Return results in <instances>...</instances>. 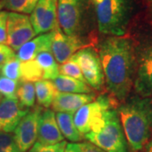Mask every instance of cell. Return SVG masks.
<instances>
[{"mask_svg": "<svg viewBox=\"0 0 152 152\" xmlns=\"http://www.w3.org/2000/svg\"><path fill=\"white\" fill-rule=\"evenodd\" d=\"M29 110L21 106L18 99L4 98L0 102V132H14Z\"/></svg>", "mask_w": 152, "mask_h": 152, "instance_id": "7c38bea8", "label": "cell"}, {"mask_svg": "<svg viewBox=\"0 0 152 152\" xmlns=\"http://www.w3.org/2000/svg\"><path fill=\"white\" fill-rule=\"evenodd\" d=\"M142 152H152V140L146 144V145L144 147Z\"/></svg>", "mask_w": 152, "mask_h": 152, "instance_id": "d6a6232c", "label": "cell"}, {"mask_svg": "<svg viewBox=\"0 0 152 152\" xmlns=\"http://www.w3.org/2000/svg\"><path fill=\"white\" fill-rule=\"evenodd\" d=\"M86 4L87 0H58V21L66 35H79Z\"/></svg>", "mask_w": 152, "mask_h": 152, "instance_id": "8992f818", "label": "cell"}, {"mask_svg": "<svg viewBox=\"0 0 152 152\" xmlns=\"http://www.w3.org/2000/svg\"><path fill=\"white\" fill-rule=\"evenodd\" d=\"M137 67L134 83L136 92L142 97L152 98V48L142 53Z\"/></svg>", "mask_w": 152, "mask_h": 152, "instance_id": "4fadbf2b", "label": "cell"}, {"mask_svg": "<svg viewBox=\"0 0 152 152\" xmlns=\"http://www.w3.org/2000/svg\"><path fill=\"white\" fill-rule=\"evenodd\" d=\"M30 19L36 35L54 31L58 27V0H39Z\"/></svg>", "mask_w": 152, "mask_h": 152, "instance_id": "30bf717a", "label": "cell"}, {"mask_svg": "<svg viewBox=\"0 0 152 152\" xmlns=\"http://www.w3.org/2000/svg\"><path fill=\"white\" fill-rule=\"evenodd\" d=\"M64 140L53 110L46 109L41 114L38 124L37 142L43 145H55Z\"/></svg>", "mask_w": 152, "mask_h": 152, "instance_id": "5bb4252c", "label": "cell"}, {"mask_svg": "<svg viewBox=\"0 0 152 152\" xmlns=\"http://www.w3.org/2000/svg\"><path fill=\"white\" fill-rule=\"evenodd\" d=\"M64 152H81L80 144H77V143L68 144Z\"/></svg>", "mask_w": 152, "mask_h": 152, "instance_id": "1f68e13d", "label": "cell"}, {"mask_svg": "<svg viewBox=\"0 0 152 152\" xmlns=\"http://www.w3.org/2000/svg\"><path fill=\"white\" fill-rule=\"evenodd\" d=\"M2 100H3V96H2V95L0 94V102H2Z\"/></svg>", "mask_w": 152, "mask_h": 152, "instance_id": "d590c367", "label": "cell"}, {"mask_svg": "<svg viewBox=\"0 0 152 152\" xmlns=\"http://www.w3.org/2000/svg\"><path fill=\"white\" fill-rule=\"evenodd\" d=\"M44 73L43 80H53L59 75V66L52 52H44L35 58Z\"/></svg>", "mask_w": 152, "mask_h": 152, "instance_id": "ffe728a7", "label": "cell"}, {"mask_svg": "<svg viewBox=\"0 0 152 152\" xmlns=\"http://www.w3.org/2000/svg\"><path fill=\"white\" fill-rule=\"evenodd\" d=\"M17 98L24 107H32L36 101L35 85H33L32 82L20 80L17 89Z\"/></svg>", "mask_w": 152, "mask_h": 152, "instance_id": "7402d4cb", "label": "cell"}, {"mask_svg": "<svg viewBox=\"0 0 152 152\" xmlns=\"http://www.w3.org/2000/svg\"><path fill=\"white\" fill-rule=\"evenodd\" d=\"M20 65L21 62L17 58L14 57L5 64H4L1 68L2 75L5 76L9 79L19 81L20 80Z\"/></svg>", "mask_w": 152, "mask_h": 152, "instance_id": "cb8c5ba5", "label": "cell"}, {"mask_svg": "<svg viewBox=\"0 0 152 152\" xmlns=\"http://www.w3.org/2000/svg\"><path fill=\"white\" fill-rule=\"evenodd\" d=\"M111 107V99L102 95L92 102L79 109L74 115V122L81 135L85 136L89 132L97 133L101 130L105 124L106 113Z\"/></svg>", "mask_w": 152, "mask_h": 152, "instance_id": "5b68a950", "label": "cell"}, {"mask_svg": "<svg viewBox=\"0 0 152 152\" xmlns=\"http://www.w3.org/2000/svg\"><path fill=\"white\" fill-rule=\"evenodd\" d=\"M70 59L80 66L87 84L93 89L101 91L104 85L105 76L100 56L96 52L91 48L80 49Z\"/></svg>", "mask_w": 152, "mask_h": 152, "instance_id": "52a82bcc", "label": "cell"}, {"mask_svg": "<svg viewBox=\"0 0 152 152\" xmlns=\"http://www.w3.org/2000/svg\"><path fill=\"white\" fill-rule=\"evenodd\" d=\"M19 83L16 80L9 79L5 76H0V94L5 98H17V89Z\"/></svg>", "mask_w": 152, "mask_h": 152, "instance_id": "d4e9b609", "label": "cell"}, {"mask_svg": "<svg viewBox=\"0 0 152 152\" xmlns=\"http://www.w3.org/2000/svg\"><path fill=\"white\" fill-rule=\"evenodd\" d=\"M3 7H4V3H3V1H0V10Z\"/></svg>", "mask_w": 152, "mask_h": 152, "instance_id": "836d02e7", "label": "cell"}, {"mask_svg": "<svg viewBox=\"0 0 152 152\" xmlns=\"http://www.w3.org/2000/svg\"><path fill=\"white\" fill-rule=\"evenodd\" d=\"M15 56L14 50L6 44H0V65H3Z\"/></svg>", "mask_w": 152, "mask_h": 152, "instance_id": "f546056e", "label": "cell"}, {"mask_svg": "<svg viewBox=\"0 0 152 152\" xmlns=\"http://www.w3.org/2000/svg\"><path fill=\"white\" fill-rule=\"evenodd\" d=\"M95 94H75L57 91L53 102V108L57 113H75L79 109L95 100Z\"/></svg>", "mask_w": 152, "mask_h": 152, "instance_id": "9a60e30c", "label": "cell"}, {"mask_svg": "<svg viewBox=\"0 0 152 152\" xmlns=\"http://www.w3.org/2000/svg\"><path fill=\"white\" fill-rule=\"evenodd\" d=\"M85 138L106 152H129V145L117 110L109 109L105 115V124L97 132H89Z\"/></svg>", "mask_w": 152, "mask_h": 152, "instance_id": "277c9868", "label": "cell"}, {"mask_svg": "<svg viewBox=\"0 0 152 152\" xmlns=\"http://www.w3.org/2000/svg\"><path fill=\"white\" fill-rule=\"evenodd\" d=\"M81 152H106L101 148L91 144V142H84L80 144Z\"/></svg>", "mask_w": 152, "mask_h": 152, "instance_id": "4dcf8cb0", "label": "cell"}, {"mask_svg": "<svg viewBox=\"0 0 152 152\" xmlns=\"http://www.w3.org/2000/svg\"><path fill=\"white\" fill-rule=\"evenodd\" d=\"M9 13L0 10V44H4L7 41V19Z\"/></svg>", "mask_w": 152, "mask_h": 152, "instance_id": "f1b7e54d", "label": "cell"}, {"mask_svg": "<svg viewBox=\"0 0 152 152\" xmlns=\"http://www.w3.org/2000/svg\"><path fill=\"white\" fill-rule=\"evenodd\" d=\"M148 4H152V0H145Z\"/></svg>", "mask_w": 152, "mask_h": 152, "instance_id": "e575fe53", "label": "cell"}, {"mask_svg": "<svg viewBox=\"0 0 152 152\" xmlns=\"http://www.w3.org/2000/svg\"><path fill=\"white\" fill-rule=\"evenodd\" d=\"M42 108L35 107L20 120L14 131V137L22 152H27L37 140L38 124Z\"/></svg>", "mask_w": 152, "mask_h": 152, "instance_id": "9c48e42d", "label": "cell"}, {"mask_svg": "<svg viewBox=\"0 0 152 152\" xmlns=\"http://www.w3.org/2000/svg\"><path fill=\"white\" fill-rule=\"evenodd\" d=\"M0 152H22L17 145L14 134L0 132Z\"/></svg>", "mask_w": 152, "mask_h": 152, "instance_id": "4316f807", "label": "cell"}, {"mask_svg": "<svg viewBox=\"0 0 152 152\" xmlns=\"http://www.w3.org/2000/svg\"><path fill=\"white\" fill-rule=\"evenodd\" d=\"M67 145L65 140L55 145H43L36 142L27 152H64Z\"/></svg>", "mask_w": 152, "mask_h": 152, "instance_id": "83f0119b", "label": "cell"}, {"mask_svg": "<svg viewBox=\"0 0 152 152\" xmlns=\"http://www.w3.org/2000/svg\"><path fill=\"white\" fill-rule=\"evenodd\" d=\"M56 120L63 135L72 142L81 140V134L77 129L74 122V113H57Z\"/></svg>", "mask_w": 152, "mask_h": 152, "instance_id": "ac0fdd59", "label": "cell"}, {"mask_svg": "<svg viewBox=\"0 0 152 152\" xmlns=\"http://www.w3.org/2000/svg\"><path fill=\"white\" fill-rule=\"evenodd\" d=\"M36 36L30 17L26 15L11 12L7 19L6 43L14 51H18L25 43Z\"/></svg>", "mask_w": 152, "mask_h": 152, "instance_id": "ba28073f", "label": "cell"}, {"mask_svg": "<svg viewBox=\"0 0 152 152\" xmlns=\"http://www.w3.org/2000/svg\"><path fill=\"white\" fill-rule=\"evenodd\" d=\"M44 73L36 59L21 62L20 65V80L24 81L37 82L42 80Z\"/></svg>", "mask_w": 152, "mask_h": 152, "instance_id": "44dd1931", "label": "cell"}, {"mask_svg": "<svg viewBox=\"0 0 152 152\" xmlns=\"http://www.w3.org/2000/svg\"><path fill=\"white\" fill-rule=\"evenodd\" d=\"M54 31L52 52L58 64H64L80 50L84 43L79 36H69L62 32L59 26L56 28Z\"/></svg>", "mask_w": 152, "mask_h": 152, "instance_id": "8fae6325", "label": "cell"}, {"mask_svg": "<svg viewBox=\"0 0 152 152\" xmlns=\"http://www.w3.org/2000/svg\"><path fill=\"white\" fill-rule=\"evenodd\" d=\"M118 113L131 152L142 151L152 134V98L133 96Z\"/></svg>", "mask_w": 152, "mask_h": 152, "instance_id": "7a4b0ae2", "label": "cell"}, {"mask_svg": "<svg viewBox=\"0 0 152 152\" xmlns=\"http://www.w3.org/2000/svg\"><path fill=\"white\" fill-rule=\"evenodd\" d=\"M99 56L108 91L118 100L124 101L134 83L137 66L131 41L122 37L106 38L100 46Z\"/></svg>", "mask_w": 152, "mask_h": 152, "instance_id": "6da1fadb", "label": "cell"}, {"mask_svg": "<svg viewBox=\"0 0 152 152\" xmlns=\"http://www.w3.org/2000/svg\"><path fill=\"white\" fill-rule=\"evenodd\" d=\"M1 68H2V65H0V72H1Z\"/></svg>", "mask_w": 152, "mask_h": 152, "instance_id": "8d00e7d4", "label": "cell"}, {"mask_svg": "<svg viewBox=\"0 0 152 152\" xmlns=\"http://www.w3.org/2000/svg\"><path fill=\"white\" fill-rule=\"evenodd\" d=\"M59 73L63 75L69 76L79 80L86 82L83 76L80 66L73 60L69 59L64 64H62L61 66H59Z\"/></svg>", "mask_w": 152, "mask_h": 152, "instance_id": "484cf974", "label": "cell"}, {"mask_svg": "<svg viewBox=\"0 0 152 152\" xmlns=\"http://www.w3.org/2000/svg\"><path fill=\"white\" fill-rule=\"evenodd\" d=\"M54 31L40 35L25 43L17 51L16 57L20 62L34 60L38 55L44 52H52V43Z\"/></svg>", "mask_w": 152, "mask_h": 152, "instance_id": "2e32d148", "label": "cell"}, {"mask_svg": "<svg viewBox=\"0 0 152 152\" xmlns=\"http://www.w3.org/2000/svg\"><path fill=\"white\" fill-rule=\"evenodd\" d=\"M39 0H3L4 7L15 13L31 14Z\"/></svg>", "mask_w": 152, "mask_h": 152, "instance_id": "603a6c76", "label": "cell"}, {"mask_svg": "<svg viewBox=\"0 0 152 152\" xmlns=\"http://www.w3.org/2000/svg\"><path fill=\"white\" fill-rule=\"evenodd\" d=\"M96 7L99 31L113 37L124 35L130 20L132 0H91Z\"/></svg>", "mask_w": 152, "mask_h": 152, "instance_id": "3957f363", "label": "cell"}, {"mask_svg": "<svg viewBox=\"0 0 152 152\" xmlns=\"http://www.w3.org/2000/svg\"><path fill=\"white\" fill-rule=\"evenodd\" d=\"M58 91L75 94H92L91 88L86 82L79 80L69 76L60 75L53 80Z\"/></svg>", "mask_w": 152, "mask_h": 152, "instance_id": "e0dca14e", "label": "cell"}, {"mask_svg": "<svg viewBox=\"0 0 152 152\" xmlns=\"http://www.w3.org/2000/svg\"><path fill=\"white\" fill-rule=\"evenodd\" d=\"M35 89L36 96L39 105L46 108L50 107V106H52L53 104L55 95L58 91L54 84L52 81L42 80L35 83Z\"/></svg>", "mask_w": 152, "mask_h": 152, "instance_id": "d6986e66", "label": "cell"}]
</instances>
